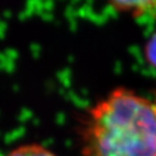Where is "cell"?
<instances>
[{"mask_svg": "<svg viewBox=\"0 0 156 156\" xmlns=\"http://www.w3.org/2000/svg\"><path fill=\"white\" fill-rule=\"evenodd\" d=\"M85 132L87 156H156V105L116 89L90 111Z\"/></svg>", "mask_w": 156, "mask_h": 156, "instance_id": "6da1fadb", "label": "cell"}, {"mask_svg": "<svg viewBox=\"0 0 156 156\" xmlns=\"http://www.w3.org/2000/svg\"><path fill=\"white\" fill-rule=\"evenodd\" d=\"M114 5L122 10L132 12L136 15H152L156 16V1H130V2H114Z\"/></svg>", "mask_w": 156, "mask_h": 156, "instance_id": "7a4b0ae2", "label": "cell"}, {"mask_svg": "<svg viewBox=\"0 0 156 156\" xmlns=\"http://www.w3.org/2000/svg\"><path fill=\"white\" fill-rule=\"evenodd\" d=\"M5 156H55L51 151H49L40 144L30 143L20 145L11 150Z\"/></svg>", "mask_w": 156, "mask_h": 156, "instance_id": "3957f363", "label": "cell"}, {"mask_svg": "<svg viewBox=\"0 0 156 156\" xmlns=\"http://www.w3.org/2000/svg\"><path fill=\"white\" fill-rule=\"evenodd\" d=\"M146 55H147L149 61L156 66V34L154 35L153 38H152L149 44H147Z\"/></svg>", "mask_w": 156, "mask_h": 156, "instance_id": "277c9868", "label": "cell"}, {"mask_svg": "<svg viewBox=\"0 0 156 156\" xmlns=\"http://www.w3.org/2000/svg\"><path fill=\"white\" fill-rule=\"evenodd\" d=\"M155 105H156V103H155Z\"/></svg>", "mask_w": 156, "mask_h": 156, "instance_id": "5b68a950", "label": "cell"}]
</instances>
